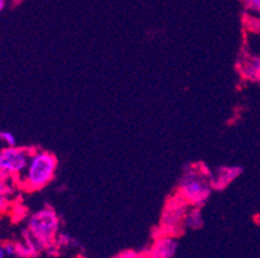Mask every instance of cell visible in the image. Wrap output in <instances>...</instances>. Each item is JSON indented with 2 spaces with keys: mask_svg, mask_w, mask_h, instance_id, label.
I'll return each instance as SVG.
<instances>
[{
  "mask_svg": "<svg viewBox=\"0 0 260 258\" xmlns=\"http://www.w3.org/2000/svg\"><path fill=\"white\" fill-rule=\"evenodd\" d=\"M212 190V172L203 164H193L184 170L177 186V195H180L190 207L201 208L209 200Z\"/></svg>",
  "mask_w": 260,
  "mask_h": 258,
  "instance_id": "1",
  "label": "cell"
},
{
  "mask_svg": "<svg viewBox=\"0 0 260 258\" xmlns=\"http://www.w3.org/2000/svg\"><path fill=\"white\" fill-rule=\"evenodd\" d=\"M58 160L46 150H32L26 170L18 179V185L26 191H39L53 179L57 170Z\"/></svg>",
  "mask_w": 260,
  "mask_h": 258,
  "instance_id": "2",
  "label": "cell"
},
{
  "mask_svg": "<svg viewBox=\"0 0 260 258\" xmlns=\"http://www.w3.org/2000/svg\"><path fill=\"white\" fill-rule=\"evenodd\" d=\"M27 230L43 250L51 252L52 249L57 248L56 239L60 234V218L53 208L44 207L43 209L31 214L27 224Z\"/></svg>",
  "mask_w": 260,
  "mask_h": 258,
  "instance_id": "3",
  "label": "cell"
},
{
  "mask_svg": "<svg viewBox=\"0 0 260 258\" xmlns=\"http://www.w3.org/2000/svg\"><path fill=\"white\" fill-rule=\"evenodd\" d=\"M190 205L180 195H174L167 200L160 217L159 234L177 236L183 231L184 221Z\"/></svg>",
  "mask_w": 260,
  "mask_h": 258,
  "instance_id": "4",
  "label": "cell"
},
{
  "mask_svg": "<svg viewBox=\"0 0 260 258\" xmlns=\"http://www.w3.org/2000/svg\"><path fill=\"white\" fill-rule=\"evenodd\" d=\"M32 150L17 146H6L0 151V174L2 178H13L18 182L29 165Z\"/></svg>",
  "mask_w": 260,
  "mask_h": 258,
  "instance_id": "5",
  "label": "cell"
},
{
  "mask_svg": "<svg viewBox=\"0 0 260 258\" xmlns=\"http://www.w3.org/2000/svg\"><path fill=\"white\" fill-rule=\"evenodd\" d=\"M177 250L176 236L159 235L155 238L154 243L146 250L148 258H172Z\"/></svg>",
  "mask_w": 260,
  "mask_h": 258,
  "instance_id": "6",
  "label": "cell"
},
{
  "mask_svg": "<svg viewBox=\"0 0 260 258\" xmlns=\"http://www.w3.org/2000/svg\"><path fill=\"white\" fill-rule=\"evenodd\" d=\"M242 173V168L236 165H226V167L217 168L216 172L212 173V186L214 190H223L229 183L235 181Z\"/></svg>",
  "mask_w": 260,
  "mask_h": 258,
  "instance_id": "7",
  "label": "cell"
},
{
  "mask_svg": "<svg viewBox=\"0 0 260 258\" xmlns=\"http://www.w3.org/2000/svg\"><path fill=\"white\" fill-rule=\"evenodd\" d=\"M240 72L246 80L260 82V56H246L240 62Z\"/></svg>",
  "mask_w": 260,
  "mask_h": 258,
  "instance_id": "8",
  "label": "cell"
},
{
  "mask_svg": "<svg viewBox=\"0 0 260 258\" xmlns=\"http://www.w3.org/2000/svg\"><path fill=\"white\" fill-rule=\"evenodd\" d=\"M184 226H185V229H190V230H197L203 226V216L200 207L189 208L185 216V221H184Z\"/></svg>",
  "mask_w": 260,
  "mask_h": 258,
  "instance_id": "9",
  "label": "cell"
},
{
  "mask_svg": "<svg viewBox=\"0 0 260 258\" xmlns=\"http://www.w3.org/2000/svg\"><path fill=\"white\" fill-rule=\"evenodd\" d=\"M243 6L254 16H260V0H242Z\"/></svg>",
  "mask_w": 260,
  "mask_h": 258,
  "instance_id": "10",
  "label": "cell"
},
{
  "mask_svg": "<svg viewBox=\"0 0 260 258\" xmlns=\"http://www.w3.org/2000/svg\"><path fill=\"white\" fill-rule=\"evenodd\" d=\"M0 139L6 143V146H16V137L13 133L8 131H2L0 133Z\"/></svg>",
  "mask_w": 260,
  "mask_h": 258,
  "instance_id": "11",
  "label": "cell"
},
{
  "mask_svg": "<svg viewBox=\"0 0 260 258\" xmlns=\"http://www.w3.org/2000/svg\"><path fill=\"white\" fill-rule=\"evenodd\" d=\"M70 240H72V238H70L68 234L60 233V234H58L57 239H56V245H57V247H62V245H69Z\"/></svg>",
  "mask_w": 260,
  "mask_h": 258,
  "instance_id": "12",
  "label": "cell"
},
{
  "mask_svg": "<svg viewBox=\"0 0 260 258\" xmlns=\"http://www.w3.org/2000/svg\"><path fill=\"white\" fill-rule=\"evenodd\" d=\"M3 248L4 250H6L7 255H15L16 254V247L13 243H11V241H8V243H6V244H3Z\"/></svg>",
  "mask_w": 260,
  "mask_h": 258,
  "instance_id": "13",
  "label": "cell"
},
{
  "mask_svg": "<svg viewBox=\"0 0 260 258\" xmlns=\"http://www.w3.org/2000/svg\"><path fill=\"white\" fill-rule=\"evenodd\" d=\"M6 3L7 0H0V11H3V9L6 8Z\"/></svg>",
  "mask_w": 260,
  "mask_h": 258,
  "instance_id": "14",
  "label": "cell"
},
{
  "mask_svg": "<svg viewBox=\"0 0 260 258\" xmlns=\"http://www.w3.org/2000/svg\"><path fill=\"white\" fill-rule=\"evenodd\" d=\"M132 258H148L145 254H141V253H136Z\"/></svg>",
  "mask_w": 260,
  "mask_h": 258,
  "instance_id": "15",
  "label": "cell"
},
{
  "mask_svg": "<svg viewBox=\"0 0 260 258\" xmlns=\"http://www.w3.org/2000/svg\"><path fill=\"white\" fill-rule=\"evenodd\" d=\"M7 255V253H6V250L3 249V248H2V249H0V258H4Z\"/></svg>",
  "mask_w": 260,
  "mask_h": 258,
  "instance_id": "16",
  "label": "cell"
}]
</instances>
